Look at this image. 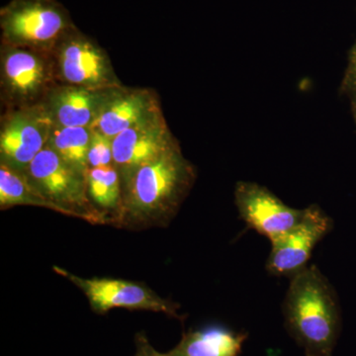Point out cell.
<instances>
[{
  "instance_id": "obj_1",
  "label": "cell",
  "mask_w": 356,
  "mask_h": 356,
  "mask_svg": "<svg viewBox=\"0 0 356 356\" xmlns=\"http://www.w3.org/2000/svg\"><path fill=\"white\" fill-rule=\"evenodd\" d=\"M195 179V166L177 145L121 180L120 209L112 224L129 229L168 226Z\"/></svg>"
},
{
  "instance_id": "obj_2",
  "label": "cell",
  "mask_w": 356,
  "mask_h": 356,
  "mask_svg": "<svg viewBox=\"0 0 356 356\" xmlns=\"http://www.w3.org/2000/svg\"><path fill=\"white\" fill-rule=\"evenodd\" d=\"M282 313L288 334L306 356H332L341 327L334 287L315 264L290 277Z\"/></svg>"
},
{
  "instance_id": "obj_3",
  "label": "cell",
  "mask_w": 356,
  "mask_h": 356,
  "mask_svg": "<svg viewBox=\"0 0 356 356\" xmlns=\"http://www.w3.org/2000/svg\"><path fill=\"white\" fill-rule=\"evenodd\" d=\"M76 27L58 0H10L0 9L1 44L51 54Z\"/></svg>"
},
{
  "instance_id": "obj_4",
  "label": "cell",
  "mask_w": 356,
  "mask_h": 356,
  "mask_svg": "<svg viewBox=\"0 0 356 356\" xmlns=\"http://www.w3.org/2000/svg\"><path fill=\"white\" fill-rule=\"evenodd\" d=\"M35 191L60 213L93 225L111 224V219L91 202L86 175L72 168L50 147L42 149L24 173Z\"/></svg>"
},
{
  "instance_id": "obj_5",
  "label": "cell",
  "mask_w": 356,
  "mask_h": 356,
  "mask_svg": "<svg viewBox=\"0 0 356 356\" xmlns=\"http://www.w3.org/2000/svg\"><path fill=\"white\" fill-rule=\"evenodd\" d=\"M58 84L51 54L1 44L0 89L6 111L43 105Z\"/></svg>"
},
{
  "instance_id": "obj_6",
  "label": "cell",
  "mask_w": 356,
  "mask_h": 356,
  "mask_svg": "<svg viewBox=\"0 0 356 356\" xmlns=\"http://www.w3.org/2000/svg\"><path fill=\"white\" fill-rule=\"evenodd\" d=\"M58 83L79 88L107 89L123 86L108 54L77 27L51 51Z\"/></svg>"
},
{
  "instance_id": "obj_7",
  "label": "cell",
  "mask_w": 356,
  "mask_h": 356,
  "mask_svg": "<svg viewBox=\"0 0 356 356\" xmlns=\"http://www.w3.org/2000/svg\"><path fill=\"white\" fill-rule=\"evenodd\" d=\"M53 269L83 292L96 314L103 315L112 309L122 308L163 313L181 320L178 304L163 298L143 283L116 278H83L62 267L53 266Z\"/></svg>"
},
{
  "instance_id": "obj_8",
  "label": "cell",
  "mask_w": 356,
  "mask_h": 356,
  "mask_svg": "<svg viewBox=\"0 0 356 356\" xmlns=\"http://www.w3.org/2000/svg\"><path fill=\"white\" fill-rule=\"evenodd\" d=\"M51 125L44 105L6 111L0 127V165L25 173L46 147Z\"/></svg>"
},
{
  "instance_id": "obj_9",
  "label": "cell",
  "mask_w": 356,
  "mask_h": 356,
  "mask_svg": "<svg viewBox=\"0 0 356 356\" xmlns=\"http://www.w3.org/2000/svg\"><path fill=\"white\" fill-rule=\"evenodd\" d=\"M332 220L318 205L307 208L297 226L271 242L266 270L273 275L291 276L305 268L317 243L332 229Z\"/></svg>"
},
{
  "instance_id": "obj_10",
  "label": "cell",
  "mask_w": 356,
  "mask_h": 356,
  "mask_svg": "<svg viewBox=\"0 0 356 356\" xmlns=\"http://www.w3.org/2000/svg\"><path fill=\"white\" fill-rule=\"evenodd\" d=\"M238 214L248 225L270 242L294 228L305 217L306 209H294L282 202L266 187L238 181L235 187Z\"/></svg>"
},
{
  "instance_id": "obj_11",
  "label": "cell",
  "mask_w": 356,
  "mask_h": 356,
  "mask_svg": "<svg viewBox=\"0 0 356 356\" xmlns=\"http://www.w3.org/2000/svg\"><path fill=\"white\" fill-rule=\"evenodd\" d=\"M113 165L121 180L178 145L163 112L123 131L112 140Z\"/></svg>"
},
{
  "instance_id": "obj_12",
  "label": "cell",
  "mask_w": 356,
  "mask_h": 356,
  "mask_svg": "<svg viewBox=\"0 0 356 356\" xmlns=\"http://www.w3.org/2000/svg\"><path fill=\"white\" fill-rule=\"evenodd\" d=\"M161 112V103L154 90L121 86L112 89L91 129L113 140L123 131Z\"/></svg>"
},
{
  "instance_id": "obj_13",
  "label": "cell",
  "mask_w": 356,
  "mask_h": 356,
  "mask_svg": "<svg viewBox=\"0 0 356 356\" xmlns=\"http://www.w3.org/2000/svg\"><path fill=\"white\" fill-rule=\"evenodd\" d=\"M112 89L58 84L51 91L43 105L54 125L91 128Z\"/></svg>"
},
{
  "instance_id": "obj_14",
  "label": "cell",
  "mask_w": 356,
  "mask_h": 356,
  "mask_svg": "<svg viewBox=\"0 0 356 356\" xmlns=\"http://www.w3.org/2000/svg\"><path fill=\"white\" fill-rule=\"evenodd\" d=\"M247 334L236 332L222 325H208L185 332L170 356H238Z\"/></svg>"
},
{
  "instance_id": "obj_15",
  "label": "cell",
  "mask_w": 356,
  "mask_h": 356,
  "mask_svg": "<svg viewBox=\"0 0 356 356\" xmlns=\"http://www.w3.org/2000/svg\"><path fill=\"white\" fill-rule=\"evenodd\" d=\"M91 128L51 125L46 146L72 168L86 175L89 170L88 151Z\"/></svg>"
},
{
  "instance_id": "obj_16",
  "label": "cell",
  "mask_w": 356,
  "mask_h": 356,
  "mask_svg": "<svg viewBox=\"0 0 356 356\" xmlns=\"http://www.w3.org/2000/svg\"><path fill=\"white\" fill-rule=\"evenodd\" d=\"M86 184L91 202L110 217L112 224L122 202V184L118 170L114 165L89 168Z\"/></svg>"
},
{
  "instance_id": "obj_17",
  "label": "cell",
  "mask_w": 356,
  "mask_h": 356,
  "mask_svg": "<svg viewBox=\"0 0 356 356\" xmlns=\"http://www.w3.org/2000/svg\"><path fill=\"white\" fill-rule=\"evenodd\" d=\"M14 206H36L62 214L55 204L33 188L24 173L0 165V209L6 210Z\"/></svg>"
},
{
  "instance_id": "obj_18",
  "label": "cell",
  "mask_w": 356,
  "mask_h": 356,
  "mask_svg": "<svg viewBox=\"0 0 356 356\" xmlns=\"http://www.w3.org/2000/svg\"><path fill=\"white\" fill-rule=\"evenodd\" d=\"M89 168L113 165L112 139L91 129L90 146L88 151Z\"/></svg>"
},
{
  "instance_id": "obj_19",
  "label": "cell",
  "mask_w": 356,
  "mask_h": 356,
  "mask_svg": "<svg viewBox=\"0 0 356 356\" xmlns=\"http://www.w3.org/2000/svg\"><path fill=\"white\" fill-rule=\"evenodd\" d=\"M339 95L346 96L350 100L351 114L356 125V42L348 53V65L339 88Z\"/></svg>"
},
{
  "instance_id": "obj_20",
  "label": "cell",
  "mask_w": 356,
  "mask_h": 356,
  "mask_svg": "<svg viewBox=\"0 0 356 356\" xmlns=\"http://www.w3.org/2000/svg\"><path fill=\"white\" fill-rule=\"evenodd\" d=\"M135 356H170L168 353H161L153 348L149 339L143 332H138L136 336Z\"/></svg>"
}]
</instances>
